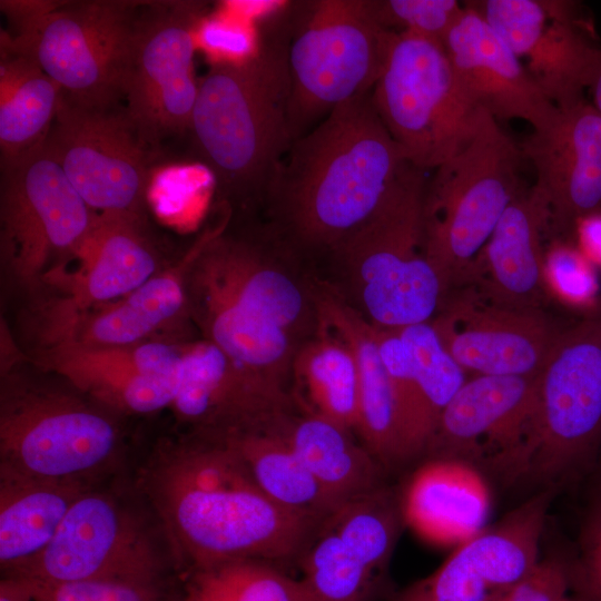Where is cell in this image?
Here are the masks:
<instances>
[{
  "instance_id": "obj_1",
  "label": "cell",
  "mask_w": 601,
  "mask_h": 601,
  "mask_svg": "<svg viewBox=\"0 0 601 601\" xmlns=\"http://www.w3.org/2000/svg\"><path fill=\"white\" fill-rule=\"evenodd\" d=\"M138 487L180 572L235 559L287 560L303 553L321 525L268 497L240 457L213 435L159 444Z\"/></svg>"
},
{
  "instance_id": "obj_2",
  "label": "cell",
  "mask_w": 601,
  "mask_h": 601,
  "mask_svg": "<svg viewBox=\"0 0 601 601\" xmlns=\"http://www.w3.org/2000/svg\"><path fill=\"white\" fill-rule=\"evenodd\" d=\"M408 165L370 91L295 139L265 196L289 239L332 250L377 210Z\"/></svg>"
},
{
  "instance_id": "obj_3",
  "label": "cell",
  "mask_w": 601,
  "mask_h": 601,
  "mask_svg": "<svg viewBox=\"0 0 601 601\" xmlns=\"http://www.w3.org/2000/svg\"><path fill=\"white\" fill-rule=\"evenodd\" d=\"M268 22L252 57L210 66L198 82L190 118L188 135L197 157L230 196H265L294 141L287 4Z\"/></svg>"
},
{
  "instance_id": "obj_4",
  "label": "cell",
  "mask_w": 601,
  "mask_h": 601,
  "mask_svg": "<svg viewBox=\"0 0 601 601\" xmlns=\"http://www.w3.org/2000/svg\"><path fill=\"white\" fill-rule=\"evenodd\" d=\"M424 173L410 164L377 210L331 250L376 327L431 322L447 294L424 248Z\"/></svg>"
},
{
  "instance_id": "obj_5",
  "label": "cell",
  "mask_w": 601,
  "mask_h": 601,
  "mask_svg": "<svg viewBox=\"0 0 601 601\" xmlns=\"http://www.w3.org/2000/svg\"><path fill=\"white\" fill-rule=\"evenodd\" d=\"M521 147L480 110L463 147L426 184L424 248L446 292L461 285L509 205L523 190Z\"/></svg>"
},
{
  "instance_id": "obj_6",
  "label": "cell",
  "mask_w": 601,
  "mask_h": 601,
  "mask_svg": "<svg viewBox=\"0 0 601 601\" xmlns=\"http://www.w3.org/2000/svg\"><path fill=\"white\" fill-rule=\"evenodd\" d=\"M289 126L294 140L335 107L372 91L392 31L368 0L288 3Z\"/></svg>"
},
{
  "instance_id": "obj_7",
  "label": "cell",
  "mask_w": 601,
  "mask_h": 601,
  "mask_svg": "<svg viewBox=\"0 0 601 601\" xmlns=\"http://www.w3.org/2000/svg\"><path fill=\"white\" fill-rule=\"evenodd\" d=\"M601 446V316L559 332L539 373L533 435L518 483L556 489L588 477Z\"/></svg>"
},
{
  "instance_id": "obj_8",
  "label": "cell",
  "mask_w": 601,
  "mask_h": 601,
  "mask_svg": "<svg viewBox=\"0 0 601 601\" xmlns=\"http://www.w3.org/2000/svg\"><path fill=\"white\" fill-rule=\"evenodd\" d=\"M371 96L407 161L423 171L463 147L481 110L462 93L444 43L406 32L392 31Z\"/></svg>"
},
{
  "instance_id": "obj_9",
  "label": "cell",
  "mask_w": 601,
  "mask_h": 601,
  "mask_svg": "<svg viewBox=\"0 0 601 601\" xmlns=\"http://www.w3.org/2000/svg\"><path fill=\"white\" fill-rule=\"evenodd\" d=\"M120 432L101 408L63 391L18 387L0 412V469L93 486L121 452Z\"/></svg>"
},
{
  "instance_id": "obj_10",
  "label": "cell",
  "mask_w": 601,
  "mask_h": 601,
  "mask_svg": "<svg viewBox=\"0 0 601 601\" xmlns=\"http://www.w3.org/2000/svg\"><path fill=\"white\" fill-rule=\"evenodd\" d=\"M121 497L93 486L72 503L49 545L22 568L2 575L46 582L155 581L178 564L159 523Z\"/></svg>"
},
{
  "instance_id": "obj_11",
  "label": "cell",
  "mask_w": 601,
  "mask_h": 601,
  "mask_svg": "<svg viewBox=\"0 0 601 601\" xmlns=\"http://www.w3.org/2000/svg\"><path fill=\"white\" fill-rule=\"evenodd\" d=\"M141 1H59L17 37L1 35L30 56L70 101L124 102V82Z\"/></svg>"
},
{
  "instance_id": "obj_12",
  "label": "cell",
  "mask_w": 601,
  "mask_h": 601,
  "mask_svg": "<svg viewBox=\"0 0 601 601\" xmlns=\"http://www.w3.org/2000/svg\"><path fill=\"white\" fill-rule=\"evenodd\" d=\"M199 1H141L124 82L125 107L148 146L188 135L198 93Z\"/></svg>"
},
{
  "instance_id": "obj_13",
  "label": "cell",
  "mask_w": 601,
  "mask_h": 601,
  "mask_svg": "<svg viewBox=\"0 0 601 601\" xmlns=\"http://www.w3.org/2000/svg\"><path fill=\"white\" fill-rule=\"evenodd\" d=\"M98 214L75 189L45 141L0 159L1 254L22 282H33L83 240Z\"/></svg>"
},
{
  "instance_id": "obj_14",
  "label": "cell",
  "mask_w": 601,
  "mask_h": 601,
  "mask_svg": "<svg viewBox=\"0 0 601 601\" xmlns=\"http://www.w3.org/2000/svg\"><path fill=\"white\" fill-rule=\"evenodd\" d=\"M43 141L92 210L141 215L157 152L124 104L88 106L62 96Z\"/></svg>"
},
{
  "instance_id": "obj_15",
  "label": "cell",
  "mask_w": 601,
  "mask_h": 601,
  "mask_svg": "<svg viewBox=\"0 0 601 601\" xmlns=\"http://www.w3.org/2000/svg\"><path fill=\"white\" fill-rule=\"evenodd\" d=\"M538 381L539 374L469 376L441 414L423 457L457 460L516 484L533 435Z\"/></svg>"
},
{
  "instance_id": "obj_16",
  "label": "cell",
  "mask_w": 601,
  "mask_h": 601,
  "mask_svg": "<svg viewBox=\"0 0 601 601\" xmlns=\"http://www.w3.org/2000/svg\"><path fill=\"white\" fill-rule=\"evenodd\" d=\"M510 50L524 58L528 72L556 106L583 97L601 48L577 2L483 0L466 2Z\"/></svg>"
},
{
  "instance_id": "obj_17",
  "label": "cell",
  "mask_w": 601,
  "mask_h": 601,
  "mask_svg": "<svg viewBox=\"0 0 601 601\" xmlns=\"http://www.w3.org/2000/svg\"><path fill=\"white\" fill-rule=\"evenodd\" d=\"M431 323L469 376L538 375L560 332L541 309L504 306L476 292L450 299Z\"/></svg>"
},
{
  "instance_id": "obj_18",
  "label": "cell",
  "mask_w": 601,
  "mask_h": 601,
  "mask_svg": "<svg viewBox=\"0 0 601 601\" xmlns=\"http://www.w3.org/2000/svg\"><path fill=\"white\" fill-rule=\"evenodd\" d=\"M520 147L534 167V186L548 200L555 233L574 234L582 218L601 213V115L584 96L556 106Z\"/></svg>"
},
{
  "instance_id": "obj_19",
  "label": "cell",
  "mask_w": 601,
  "mask_h": 601,
  "mask_svg": "<svg viewBox=\"0 0 601 601\" xmlns=\"http://www.w3.org/2000/svg\"><path fill=\"white\" fill-rule=\"evenodd\" d=\"M157 270L140 216L105 213L83 240L43 278L61 293L49 329L138 288Z\"/></svg>"
},
{
  "instance_id": "obj_20",
  "label": "cell",
  "mask_w": 601,
  "mask_h": 601,
  "mask_svg": "<svg viewBox=\"0 0 601 601\" xmlns=\"http://www.w3.org/2000/svg\"><path fill=\"white\" fill-rule=\"evenodd\" d=\"M183 348L160 342L92 347L59 343L49 347L51 370L111 408L149 414L173 405Z\"/></svg>"
},
{
  "instance_id": "obj_21",
  "label": "cell",
  "mask_w": 601,
  "mask_h": 601,
  "mask_svg": "<svg viewBox=\"0 0 601 601\" xmlns=\"http://www.w3.org/2000/svg\"><path fill=\"white\" fill-rule=\"evenodd\" d=\"M462 93L474 109L496 120L522 119L544 127L556 105L521 60L469 4L444 40Z\"/></svg>"
},
{
  "instance_id": "obj_22",
  "label": "cell",
  "mask_w": 601,
  "mask_h": 601,
  "mask_svg": "<svg viewBox=\"0 0 601 601\" xmlns=\"http://www.w3.org/2000/svg\"><path fill=\"white\" fill-rule=\"evenodd\" d=\"M550 227L545 196L533 185L509 205L462 283L494 303L541 309L546 296L542 238ZM462 285V284H461Z\"/></svg>"
},
{
  "instance_id": "obj_23",
  "label": "cell",
  "mask_w": 601,
  "mask_h": 601,
  "mask_svg": "<svg viewBox=\"0 0 601 601\" xmlns=\"http://www.w3.org/2000/svg\"><path fill=\"white\" fill-rule=\"evenodd\" d=\"M189 272L188 285L217 294L290 334L304 319L303 290L255 243L221 234L204 238Z\"/></svg>"
},
{
  "instance_id": "obj_24",
  "label": "cell",
  "mask_w": 601,
  "mask_h": 601,
  "mask_svg": "<svg viewBox=\"0 0 601 601\" xmlns=\"http://www.w3.org/2000/svg\"><path fill=\"white\" fill-rule=\"evenodd\" d=\"M403 522L422 539L459 545L486 528L491 510L487 477L453 459H424L401 497Z\"/></svg>"
},
{
  "instance_id": "obj_25",
  "label": "cell",
  "mask_w": 601,
  "mask_h": 601,
  "mask_svg": "<svg viewBox=\"0 0 601 601\" xmlns=\"http://www.w3.org/2000/svg\"><path fill=\"white\" fill-rule=\"evenodd\" d=\"M319 325L352 349L358 368L357 432L387 472L410 462L391 383L380 356L374 326L356 309L332 295L317 300Z\"/></svg>"
},
{
  "instance_id": "obj_26",
  "label": "cell",
  "mask_w": 601,
  "mask_h": 601,
  "mask_svg": "<svg viewBox=\"0 0 601 601\" xmlns=\"http://www.w3.org/2000/svg\"><path fill=\"white\" fill-rule=\"evenodd\" d=\"M0 469V565L9 574L37 558L87 489Z\"/></svg>"
},
{
  "instance_id": "obj_27",
  "label": "cell",
  "mask_w": 601,
  "mask_h": 601,
  "mask_svg": "<svg viewBox=\"0 0 601 601\" xmlns=\"http://www.w3.org/2000/svg\"><path fill=\"white\" fill-rule=\"evenodd\" d=\"M187 292L174 273L155 274L135 290L49 329L50 344L92 347L140 344L183 308Z\"/></svg>"
},
{
  "instance_id": "obj_28",
  "label": "cell",
  "mask_w": 601,
  "mask_h": 601,
  "mask_svg": "<svg viewBox=\"0 0 601 601\" xmlns=\"http://www.w3.org/2000/svg\"><path fill=\"white\" fill-rule=\"evenodd\" d=\"M276 425L323 489L339 504L384 484L386 471L352 431L319 415L289 413Z\"/></svg>"
},
{
  "instance_id": "obj_29",
  "label": "cell",
  "mask_w": 601,
  "mask_h": 601,
  "mask_svg": "<svg viewBox=\"0 0 601 601\" xmlns=\"http://www.w3.org/2000/svg\"><path fill=\"white\" fill-rule=\"evenodd\" d=\"M277 418L263 425L210 435L240 457L255 482L274 502L322 523L341 504L323 489L289 446L276 425Z\"/></svg>"
},
{
  "instance_id": "obj_30",
  "label": "cell",
  "mask_w": 601,
  "mask_h": 601,
  "mask_svg": "<svg viewBox=\"0 0 601 601\" xmlns=\"http://www.w3.org/2000/svg\"><path fill=\"white\" fill-rule=\"evenodd\" d=\"M61 88L27 53L0 38V159L41 144L56 118Z\"/></svg>"
},
{
  "instance_id": "obj_31",
  "label": "cell",
  "mask_w": 601,
  "mask_h": 601,
  "mask_svg": "<svg viewBox=\"0 0 601 601\" xmlns=\"http://www.w3.org/2000/svg\"><path fill=\"white\" fill-rule=\"evenodd\" d=\"M292 372L309 413L349 431L358 424L359 381L356 358L338 336L322 327L318 337L295 352Z\"/></svg>"
},
{
  "instance_id": "obj_32",
  "label": "cell",
  "mask_w": 601,
  "mask_h": 601,
  "mask_svg": "<svg viewBox=\"0 0 601 601\" xmlns=\"http://www.w3.org/2000/svg\"><path fill=\"white\" fill-rule=\"evenodd\" d=\"M178 601H312L300 579L270 562L235 559L193 566L179 574Z\"/></svg>"
},
{
  "instance_id": "obj_33",
  "label": "cell",
  "mask_w": 601,
  "mask_h": 601,
  "mask_svg": "<svg viewBox=\"0 0 601 601\" xmlns=\"http://www.w3.org/2000/svg\"><path fill=\"white\" fill-rule=\"evenodd\" d=\"M412 356L417 395V439L421 457L444 408L469 375L444 347L431 322L400 328Z\"/></svg>"
},
{
  "instance_id": "obj_34",
  "label": "cell",
  "mask_w": 601,
  "mask_h": 601,
  "mask_svg": "<svg viewBox=\"0 0 601 601\" xmlns=\"http://www.w3.org/2000/svg\"><path fill=\"white\" fill-rule=\"evenodd\" d=\"M402 522L401 499L383 485L343 502L322 523L374 574L390 560Z\"/></svg>"
},
{
  "instance_id": "obj_35",
  "label": "cell",
  "mask_w": 601,
  "mask_h": 601,
  "mask_svg": "<svg viewBox=\"0 0 601 601\" xmlns=\"http://www.w3.org/2000/svg\"><path fill=\"white\" fill-rule=\"evenodd\" d=\"M303 578L312 601H363L373 573L331 529L321 523L302 553Z\"/></svg>"
},
{
  "instance_id": "obj_36",
  "label": "cell",
  "mask_w": 601,
  "mask_h": 601,
  "mask_svg": "<svg viewBox=\"0 0 601 601\" xmlns=\"http://www.w3.org/2000/svg\"><path fill=\"white\" fill-rule=\"evenodd\" d=\"M20 580L26 583L33 601H178L180 591V581L177 583L170 578L155 581L102 579L46 582L32 579Z\"/></svg>"
},
{
  "instance_id": "obj_37",
  "label": "cell",
  "mask_w": 601,
  "mask_h": 601,
  "mask_svg": "<svg viewBox=\"0 0 601 601\" xmlns=\"http://www.w3.org/2000/svg\"><path fill=\"white\" fill-rule=\"evenodd\" d=\"M374 328L380 356L395 398L407 454L412 461L421 457L417 439V395L412 356L398 329L376 326Z\"/></svg>"
},
{
  "instance_id": "obj_38",
  "label": "cell",
  "mask_w": 601,
  "mask_h": 601,
  "mask_svg": "<svg viewBox=\"0 0 601 601\" xmlns=\"http://www.w3.org/2000/svg\"><path fill=\"white\" fill-rule=\"evenodd\" d=\"M377 22L386 30L406 32L444 43L464 4L455 0H368Z\"/></svg>"
},
{
  "instance_id": "obj_39",
  "label": "cell",
  "mask_w": 601,
  "mask_h": 601,
  "mask_svg": "<svg viewBox=\"0 0 601 601\" xmlns=\"http://www.w3.org/2000/svg\"><path fill=\"white\" fill-rule=\"evenodd\" d=\"M590 489L575 546L568 559L570 589L580 601H601V485L591 484Z\"/></svg>"
},
{
  "instance_id": "obj_40",
  "label": "cell",
  "mask_w": 601,
  "mask_h": 601,
  "mask_svg": "<svg viewBox=\"0 0 601 601\" xmlns=\"http://www.w3.org/2000/svg\"><path fill=\"white\" fill-rule=\"evenodd\" d=\"M545 275L553 288L566 300L588 304L598 292L591 262L570 244L559 243L545 260Z\"/></svg>"
},
{
  "instance_id": "obj_41",
  "label": "cell",
  "mask_w": 601,
  "mask_h": 601,
  "mask_svg": "<svg viewBox=\"0 0 601 601\" xmlns=\"http://www.w3.org/2000/svg\"><path fill=\"white\" fill-rule=\"evenodd\" d=\"M198 45L216 58L214 62H238L256 52L258 38L240 22L206 16L197 29Z\"/></svg>"
},
{
  "instance_id": "obj_42",
  "label": "cell",
  "mask_w": 601,
  "mask_h": 601,
  "mask_svg": "<svg viewBox=\"0 0 601 601\" xmlns=\"http://www.w3.org/2000/svg\"><path fill=\"white\" fill-rule=\"evenodd\" d=\"M569 590L568 559H541L530 573L495 601H563Z\"/></svg>"
},
{
  "instance_id": "obj_43",
  "label": "cell",
  "mask_w": 601,
  "mask_h": 601,
  "mask_svg": "<svg viewBox=\"0 0 601 601\" xmlns=\"http://www.w3.org/2000/svg\"><path fill=\"white\" fill-rule=\"evenodd\" d=\"M574 234L579 249L592 263L601 265V213L582 218Z\"/></svg>"
},
{
  "instance_id": "obj_44",
  "label": "cell",
  "mask_w": 601,
  "mask_h": 601,
  "mask_svg": "<svg viewBox=\"0 0 601 601\" xmlns=\"http://www.w3.org/2000/svg\"><path fill=\"white\" fill-rule=\"evenodd\" d=\"M0 601H33L26 583L17 578L2 577Z\"/></svg>"
},
{
  "instance_id": "obj_45",
  "label": "cell",
  "mask_w": 601,
  "mask_h": 601,
  "mask_svg": "<svg viewBox=\"0 0 601 601\" xmlns=\"http://www.w3.org/2000/svg\"><path fill=\"white\" fill-rule=\"evenodd\" d=\"M589 89L592 93V104L601 115V56Z\"/></svg>"
},
{
  "instance_id": "obj_46",
  "label": "cell",
  "mask_w": 601,
  "mask_h": 601,
  "mask_svg": "<svg viewBox=\"0 0 601 601\" xmlns=\"http://www.w3.org/2000/svg\"><path fill=\"white\" fill-rule=\"evenodd\" d=\"M590 483L601 485V446L594 463V466L588 475Z\"/></svg>"
},
{
  "instance_id": "obj_47",
  "label": "cell",
  "mask_w": 601,
  "mask_h": 601,
  "mask_svg": "<svg viewBox=\"0 0 601 601\" xmlns=\"http://www.w3.org/2000/svg\"><path fill=\"white\" fill-rule=\"evenodd\" d=\"M563 601H580V600L575 597L568 595Z\"/></svg>"
}]
</instances>
